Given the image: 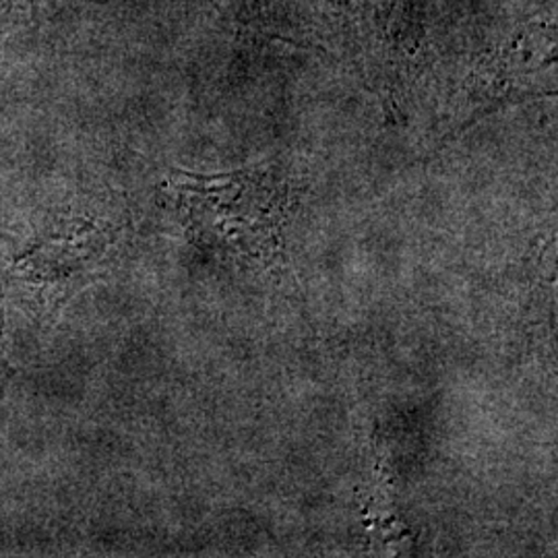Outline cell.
<instances>
[{"instance_id": "obj_1", "label": "cell", "mask_w": 558, "mask_h": 558, "mask_svg": "<svg viewBox=\"0 0 558 558\" xmlns=\"http://www.w3.org/2000/svg\"><path fill=\"white\" fill-rule=\"evenodd\" d=\"M11 379H13V366L7 359V348H4V304H2V292H0V401L4 398V391Z\"/></svg>"}]
</instances>
